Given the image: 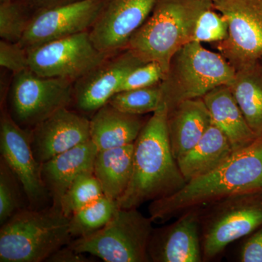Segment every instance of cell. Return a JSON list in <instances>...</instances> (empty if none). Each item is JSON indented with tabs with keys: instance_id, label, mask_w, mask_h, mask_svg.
Masks as SVG:
<instances>
[{
	"instance_id": "obj_17",
	"label": "cell",
	"mask_w": 262,
	"mask_h": 262,
	"mask_svg": "<svg viewBox=\"0 0 262 262\" xmlns=\"http://www.w3.org/2000/svg\"><path fill=\"white\" fill-rule=\"evenodd\" d=\"M98 151L90 140L41 164V179L52 206L60 209L62 198L74 181L82 174L94 171Z\"/></svg>"
},
{
	"instance_id": "obj_16",
	"label": "cell",
	"mask_w": 262,
	"mask_h": 262,
	"mask_svg": "<svg viewBox=\"0 0 262 262\" xmlns=\"http://www.w3.org/2000/svg\"><path fill=\"white\" fill-rule=\"evenodd\" d=\"M150 262H203L199 209L154 229L148 246Z\"/></svg>"
},
{
	"instance_id": "obj_12",
	"label": "cell",
	"mask_w": 262,
	"mask_h": 262,
	"mask_svg": "<svg viewBox=\"0 0 262 262\" xmlns=\"http://www.w3.org/2000/svg\"><path fill=\"white\" fill-rule=\"evenodd\" d=\"M104 3L105 0H82L35 12L18 43L28 50L56 39L90 32Z\"/></svg>"
},
{
	"instance_id": "obj_29",
	"label": "cell",
	"mask_w": 262,
	"mask_h": 262,
	"mask_svg": "<svg viewBox=\"0 0 262 262\" xmlns=\"http://www.w3.org/2000/svg\"><path fill=\"white\" fill-rule=\"evenodd\" d=\"M229 26L224 15L213 8V4L203 10L196 20L192 42L218 43L228 37Z\"/></svg>"
},
{
	"instance_id": "obj_26",
	"label": "cell",
	"mask_w": 262,
	"mask_h": 262,
	"mask_svg": "<svg viewBox=\"0 0 262 262\" xmlns=\"http://www.w3.org/2000/svg\"><path fill=\"white\" fill-rule=\"evenodd\" d=\"M27 0H11L0 3V37L10 42L21 40L34 16Z\"/></svg>"
},
{
	"instance_id": "obj_34",
	"label": "cell",
	"mask_w": 262,
	"mask_h": 262,
	"mask_svg": "<svg viewBox=\"0 0 262 262\" xmlns=\"http://www.w3.org/2000/svg\"><path fill=\"white\" fill-rule=\"evenodd\" d=\"M34 12L50 9L62 5L72 4L82 0H27Z\"/></svg>"
},
{
	"instance_id": "obj_9",
	"label": "cell",
	"mask_w": 262,
	"mask_h": 262,
	"mask_svg": "<svg viewBox=\"0 0 262 262\" xmlns=\"http://www.w3.org/2000/svg\"><path fill=\"white\" fill-rule=\"evenodd\" d=\"M27 51L29 69L36 75L66 79L73 83L111 56L96 47L89 32L56 39Z\"/></svg>"
},
{
	"instance_id": "obj_8",
	"label": "cell",
	"mask_w": 262,
	"mask_h": 262,
	"mask_svg": "<svg viewBox=\"0 0 262 262\" xmlns=\"http://www.w3.org/2000/svg\"><path fill=\"white\" fill-rule=\"evenodd\" d=\"M73 82L36 75L27 69L15 74L7 95V108L22 128L31 130L72 103Z\"/></svg>"
},
{
	"instance_id": "obj_21",
	"label": "cell",
	"mask_w": 262,
	"mask_h": 262,
	"mask_svg": "<svg viewBox=\"0 0 262 262\" xmlns=\"http://www.w3.org/2000/svg\"><path fill=\"white\" fill-rule=\"evenodd\" d=\"M234 153L227 136L211 124L196 145L177 161L187 183L220 168Z\"/></svg>"
},
{
	"instance_id": "obj_33",
	"label": "cell",
	"mask_w": 262,
	"mask_h": 262,
	"mask_svg": "<svg viewBox=\"0 0 262 262\" xmlns=\"http://www.w3.org/2000/svg\"><path fill=\"white\" fill-rule=\"evenodd\" d=\"M47 261L51 262H89V258L84 256V253L77 252L68 245L60 248L48 258Z\"/></svg>"
},
{
	"instance_id": "obj_7",
	"label": "cell",
	"mask_w": 262,
	"mask_h": 262,
	"mask_svg": "<svg viewBox=\"0 0 262 262\" xmlns=\"http://www.w3.org/2000/svg\"><path fill=\"white\" fill-rule=\"evenodd\" d=\"M153 223L138 208H118L104 227L72 239L68 246L106 262H150L148 246Z\"/></svg>"
},
{
	"instance_id": "obj_3",
	"label": "cell",
	"mask_w": 262,
	"mask_h": 262,
	"mask_svg": "<svg viewBox=\"0 0 262 262\" xmlns=\"http://www.w3.org/2000/svg\"><path fill=\"white\" fill-rule=\"evenodd\" d=\"M211 0H156L151 14L131 37L126 49L144 63L155 61L167 73L175 53L192 42L202 12Z\"/></svg>"
},
{
	"instance_id": "obj_11",
	"label": "cell",
	"mask_w": 262,
	"mask_h": 262,
	"mask_svg": "<svg viewBox=\"0 0 262 262\" xmlns=\"http://www.w3.org/2000/svg\"><path fill=\"white\" fill-rule=\"evenodd\" d=\"M0 151L1 158L21 183L29 208H46L51 198L41 179L40 165L32 151L30 130L22 128L13 120L6 103L1 106Z\"/></svg>"
},
{
	"instance_id": "obj_15",
	"label": "cell",
	"mask_w": 262,
	"mask_h": 262,
	"mask_svg": "<svg viewBox=\"0 0 262 262\" xmlns=\"http://www.w3.org/2000/svg\"><path fill=\"white\" fill-rule=\"evenodd\" d=\"M31 146L39 165L91 140L90 118L62 108L30 130Z\"/></svg>"
},
{
	"instance_id": "obj_37",
	"label": "cell",
	"mask_w": 262,
	"mask_h": 262,
	"mask_svg": "<svg viewBox=\"0 0 262 262\" xmlns=\"http://www.w3.org/2000/svg\"><path fill=\"white\" fill-rule=\"evenodd\" d=\"M211 1H213V0H211Z\"/></svg>"
},
{
	"instance_id": "obj_25",
	"label": "cell",
	"mask_w": 262,
	"mask_h": 262,
	"mask_svg": "<svg viewBox=\"0 0 262 262\" xmlns=\"http://www.w3.org/2000/svg\"><path fill=\"white\" fill-rule=\"evenodd\" d=\"M162 103L163 92L160 83L144 89L117 93L108 102L122 113L140 116L154 113Z\"/></svg>"
},
{
	"instance_id": "obj_24",
	"label": "cell",
	"mask_w": 262,
	"mask_h": 262,
	"mask_svg": "<svg viewBox=\"0 0 262 262\" xmlns=\"http://www.w3.org/2000/svg\"><path fill=\"white\" fill-rule=\"evenodd\" d=\"M118 208L117 201L103 195L75 212L70 217L72 238L84 237L99 230L112 220Z\"/></svg>"
},
{
	"instance_id": "obj_19",
	"label": "cell",
	"mask_w": 262,
	"mask_h": 262,
	"mask_svg": "<svg viewBox=\"0 0 262 262\" xmlns=\"http://www.w3.org/2000/svg\"><path fill=\"white\" fill-rule=\"evenodd\" d=\"M212 125L227 136L234 152L246 149L258 138L248 125L228 86L215 88L203 97Z\"/></svg>"
},
{
	"instance_id": "obj_28",
	"label": "cell",
	"mask_w": 262,
	"mask_h": 262,
	"mask_svg": "<svg viewBox=\"0 0 262 262\" xmlns=\"http://www.w3.org/2000/svg\"><path fill=\"white\" fill-rule=\"evenodd\" d=\"M103 194L102 188L94 171L80 175L74 181L62 198L60 209L70 217Z\"/></svg>"
},
{
	"instance_id": "obj_20",
	"label": "cell",
	"mask_w": 262,
	"mask_h": 262,
	"mask_svg": "<svg viewBox=\"0 0 262 262\" xmlns=\"http://www.w3.org/2000/svg\"><path fill=\"white\" fill-rule=\"evenodd\" d=\"M146 121L106 103L90 118L91 140L98 151L134 144Z\"/></svg>"
},
{
	"instance_id": "obj_18",
	"label": "cell",
	"mask_w": 262,
	"mask_h": 262,
	"mask_svg": "<svg viewBox=\"0 0 262 262\" xmlns=\"http://www.w3.org/2000/svg\"><path fill=\"white\" fill-rule=\"evenodd\" d=\"M211 124L203 98L187 100L170 108L167 127L174 158L178 160L195 146Z\"/></svg>"
},
{
	"instance_id": "obj_22",
	"label": "cell",
	"mask_w": 262,
	"mask_h": 262,
	"mask_svg": "<svg viewBox=\"0 0 262 262\" xmlns=\"http://www.w3.org/2000/svg\"><path fill=\"white\" fill-rule=\"evenodd\" d=\"M134 144L98 151L94 173L103 194L117 201L128 187L133 174Z\"/></svg>"
},
{
	"instance_id": "obj_31",
	"label": "cell",
	"mask_w": 262,
	"mask_h": 262,
	"mask_svg": "<svg viewBox=\"0 0 262 262\" xmlns=\"http://www.w3.org/2000/svg\"><path fill=\"white\" fill-rule=\"evenodd\" d=\"M0 65L13 75L29 69V55L27 49L19 43L0 41Z\"/></svg>"
},
{
	"instance_id": "obj_32",
	"label": "cell",
	"mask_w": 262,
	"mask_h": 262,
	"mask_svg": "<svg viewBox=\"0 0 262 262\" xmlns=\"http://www.w3.org/2000/svg\"><path fill=\"white\" fill-rule=\"evenodd\" d=\"M238 261L262 262V226L245 239L239 250Z\"/></svg>"
},
{
	"instance_id": "obj_35",
	"label": "cell",
	"mask_w": 262,
	"mask_h": 262,
	"mask_svg": "<svg viewBox=\"0 0 262 262\" xmlns=\"http://www.w3.org/2000/svg\"><path fill=\"white\" fill-rule=\"evenodd\" d=\"M11 1V0H0V3H4V2Z\"/></svg>"
},
{
	"instance_id": "obj_1",
	"label": "cell",
	"mask_w": 262,
	"mask_h": 262,
	"mask_svg": "<svg viewBox=\"0 0 262 262\" xmlns=\"http://www.w3.org/2000/svg\"><path fill=\"white\" fill-rule=\"evenodd\" d=\"M262 190V139L234 152L220 168L189 181L175 194L150 203L154 223L163 224L237 193Z\"/></svg>"
},
{
	"instance_id": "obj_30",
	"label": "cell",
	"mask_w": 262,
	"mask_h": 262,
	"mask_svg": "<svg viewBox=\"0 0 262 262\" xmlns=\"http://www.w3.org/2000/svg\"><path fill=\"white\" fill-rule=\"evenodd\" d=\"M165 76V73L159 63L155 61L147 62L131 71L122 81L117 93L156 85L163 80Z\"/></svg>"
},
{
	"instance_id": "obj_4",
	"label": "cell",
	"mask_w": 262,
	"mask_h": 262,
	"mask_svg": "<svg viewBox=\"0 0 262 262\" xmlns=\"http://www.w3.org/2000/svg\"><path fill=\"white\" fill-rule=\"evenodd\" d=\"M70 218L51 206L24 208L0 229V261H47L70 244Z\"/></svg>"
},
{
	"instance_id": "obj_23",
	"label": "cell",
	"mask_w": 262,
	"mask_h": 262,
	"mask_svg": "<svg viewBox=\"0 0 262 262\" xmlns=\"http://www.w3.org/2000/svg\"><path fill=\"white\" fill-rule=\"evenodd\" d=\"M248 125L262 139V65L259 61L236 71L227 84Z\"/></svg>"
},
{
	"instance_id": "obj_6",
	"label": "cell",
	"mask_w": 262,
	"mask_h": 262,
	"mask_svg": "<svg viewBox=\"0 0 262 262\" xmlns=\"http://www.w3.org/2000/svg\"><path fill=\"white\" fill-rule=\"evenodd\" d=\"M198 209L203 260L210 261L262 226V190L237 193Z\"/></svg>"
},
{
	"instance_id": "obj_5",
	"label": "cell",
	"mask_w": 262,
	"mask_h": 262,
	"mask_svg": "<svg viewBox=\"0 0 262 262\" xmlns=\"http://www.w3.org/2000/svg\"><path fill=\"white\" fill-rule=\"evenodd\" d=\"M235 69L220 53L191 42L175 53L160 82L163 103L168 110L187 100L203 98L233 80Z\"/></svg>"
},
{
	"instance_id": "obj_14",
	"label": "cell",
	"mask_w": 262,
	"mask_h": 262,
	"mask_svg": "<svg viewBox=\"0 0 262 262\" xmlns=\"http://www.w3.org/2000/svg\"><path fill=\"white\" fill-rule=\"evenodd\" d=\"M156 0H105L90 36L100 51L112 55L126 49L134 33L146 21Z\"/></svg>"
},
{
	"instance_id": "obj_2",
	"label": "cell",
	"mask_w": 262,
	"mask_h": 262,
	"mask_svg": "<svg viewBox=\"0 0 262 262\" xmlns=\"http://www.w3.org/2000/svg\"><path fill=\"white\" fill-rule=\"evenodd\" d=\"M166 105L148 119L134 142L133 174L128 187L117 201L122 208H138L147 202L175 194L187 182L169 142Z\"/></svg>"
},
{
	"instance_id": "obj_10",
	"label": "cell",
	"mask_w": 262,
	"mask_h": 262,
	"mask_svg": "<svg viewBox=\"0 0 262 262\" xmlns=\"http://www.w3.org/2000/svg\"><path fill=\"white\" fill-rule=\"evenodd\" d=\"M227 20L228 37L215 48L235 70L262 58V0H213Z\"/></svg>"
},
{
	"instance_id": "obj_27",
	"label": "cell",
	"mask_w": 262,
	"mask_h": 262,
	"mask_svg": "<svg viewBox=\"0 0 262 262\" xmlns=\"http://www.w3.org/2000/svg\"><path fill=\"white\" fill-rule=\"evenodd\" d=\"M29 204L21 183L15 173L1 158L0 161V225L7 221Z\"/></svg>"
},
{
	"instance_id": "obj_13",
	"label": "cell",
	"mask_w": 262,
	"mask_h": 262,
	"mask_svg": "<svg viewBox=\"0 0 262 262\" xmlns=\"http://www.w3.org/2000/svg\"><path fill=\"white\" fill-rule=\"evenodd\" d=\"M144 63L128 49L107 57L73 84L72 106L84 115H94L117 94L131 71Z\"/></svg>"
},
{
	"instance_id": "obj_36",
	"label": "cell",
	"mask_w": 262,
	"mask_h": 262,
	"mask_svg": "<svg viewBox=\"0 0 262 262\" xmlns=\"http://www.w3.org/2000/svg\"><path fill=\"white\" fill-rule=\"evenodd\" d=\"M259 62L260 63H261V64L262 65V58H261V59L259 60Z\"/></svg>"
}]
</instances>
